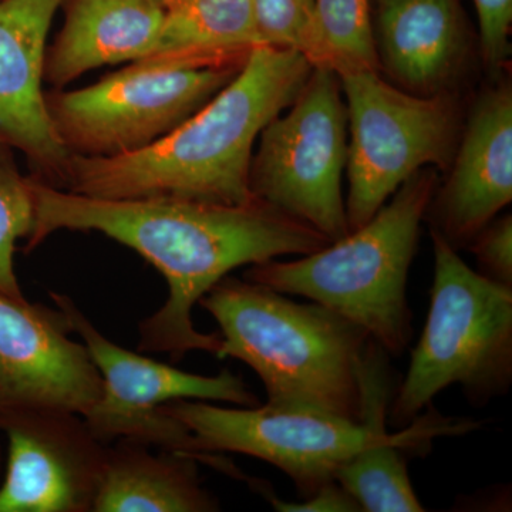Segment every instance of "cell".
<instances>
[{
    "mask_svg": "<svg viewBox=\"0 0 512 512\" xmlns=\"http://www.w3.org/2000/svg\"><path fill=\"white\" fill-rule=\"evenodd\" d=\"M431 239L430 309L389 407L394 426L402 429L447 387L460 386L474 406H487L512 384L511 286L471 269L434 229Z\"/></svg>",
    "mask_w": 512,
    "mask_h": 512,
    "instance_id": "5b68a950",
    "label": "cell"
},
{
    "mask_svg": "<svg viewBox=\"0 0 512 512\" xmlns=\"http://www.w3.org/2000/svg\"><path fill=\"white\" fill-rule=\"evenodd\" d=\"M512 200V93L501 86L471 111L450 178L434 202L441 237L468 244Z\"/></svg>",
    "mask_w": 512,
    "mask_h": 512,
    "instance_id": "5bb4252c",
    "label": "cell"
},
{
    "mask_svg": "<svg viewBox=\"0 0 512 512\" xmlns=\"http://www.w3.org/2000/svg\"><path fill=\"white\" fill-rule=\"evenodd\" d=\"M151 2L157 3L158 6H161L163 9L170 8L174 3L180 2V0H151Z\"/></svg>",
    "mask_w": 512,
    "mask_h": 512,
    "instance_id": "484cf974",
    "label": "cell"
},
{
    "mask_svg": "<svg viewBox=\"0 0 512 512\" xmlns=\"http://www.w3.org/2000/svg\"><path fill=\"white\" fill-rule=\"evenodd\" d=\"M12 146L0 136V293L26 299L15 272L19 239H28L35 224L32 178L20 173Z\"/></svg>",
    "mask_w": 512,
    "mask_h": 512,
    "instance_id": "44dd1931",
    "label": "cell"
},
{
    "mask_svg": "<svg viewBox=\"0 0 512 512\" xmlns=\"http://www.w3.org/2000/svg\"><path fill=\"white\" fill-rule=\"evenodd\" d=\"M339 77L350 131L345 168L350 232L372 220L390 195L426 165L446 167L457 116L447 96L404 93L384 82L377 70Z\"/></svg>",
    "mask_w": 512,
    "mask_h": 512,
    "instance_id": "9c48e42d",
    "label": "cell"
},
{
    "mask_svg": "<svg viewBox=\"0 0 512 512\" xmlns=\"http://www.w3.org/2000/svg\"><path fill=\"white\" fill-rule=\"evenodd\" d=\"M376 49L379 62L397 82L416 92H436L460 66L467 49L456 0L384 3Z\"/></svg>",
    "mask_w": 512,
    "mask_h": 512,
    "instance_id": "2e32d148",
    "label": "cell"
},
{
    "mask_svg": "<svg viewBox=\"0 0 512 512\" xmlns=\"http://www.w3.org/2000/svg\"><path fill=\"white\" fill-rule=\"evenodd\" d=\"M266 500L272 504V507L278 511L285 512H357L360 510L359 504L342 487L338 481L326 484L320 488L318 493L312 497L303 498L301 503H286L279 500L272 491L266 490L264 494Z\"/></svg>",
    "mask_w": 512,
    "mask_h": 512,
    "instance_id": "d4e9b609",
    "label": "cell"
},
{
    "mask_svg": "<svg viewBox=\"0 0 512 512\" xmlns=\"http://www.w3.org/2000/svg\"><path fill=\"white\" fill-rule=\"evenodd\" d=\"M285 116L262 130L249 188L265 202L311 225L330 242L349 234L342 174L348 160V111L338 73L313 67Z\"/></svg>",
    "mask_w": 512,
    "mask_h": 512,
    "instance_id": "ba28073f",
    "label": "cell"
},
{
    "mask_svg": "<svg viewBox=\"0 0 512 512\" xmlns=\"http://www.w3.org/2000/svg\"><path fill=\"white\" fill-rule=\"evenodd\" d=\"M50 298L69 319L73 333L83 339L103 380L100 399L83 416L97 439L104 444L126 439L187 454L198 463L244 480V471L227 458L202 453L191 431L163 410L165 403L183 399L258 406V396L241 377L228 369L217 376L194 375L121 348L87 319L70 296L50 292Z\"/></svg>",
    "mask_w": 512,
    "mask_h": 512,
    "instance_id": "8992f818",
    "label": "cell"
},
{
    "mask_svg": "<svg viewBox=\"0 0 512 512\" xmlns=\"http://www.w3.org/2000/svg\"><path fill=\"white\" fill-rule=\"evenodd\" d=\"M416 426H407L392 437L369 444L346 461L335 480L367 512L424 511L412 480L404 451L437 436L463 434L474 429V421L417 417Z\"/></svg>",
    "mask_w": 512,
    "mask_h": 512,
    "instance_id": "d6986e66",
    "label": "cell"
},
{
    "mask_svg": "<svg viewBox=\"0 0 512 512\" xmlns=\"http://www.w3.org/2000/svg\"><path fill=\"white\" fill-rule=\"evenodd\" d=\"M316 52L313 67L339 76L379 69L369 0H315Z\"/></svg>",
    "mask_w": 512,
    "mask_h": 512,
    "instance_id": "ffe728a7",
    "label": "cell"
},
{
    "mask_svg": "<svg viewBox=\"0 0 512 512\" xmlns=\"http://www.w3.org/2000/svg\"><path fill=\"white\" fill-rule=\"evenodd\" d=\"M244 63L191 66L138 60L92 86L46 96L47 110L70 154L124 156L183 124L224 89Z\"/></svg>",
    "mask_w": 512,
    "mask_h": 512,
    "instance_id": "52a82bcc",
    "label": "cell"
},
{
    "mask_svg": "<svg viewBox=\"0 0 512 512\" xmlns=\"http://www.w3.org/2000/svg\"><path fill=\"white\" fill-rule=\"evenodd\" d=\"M191 431L202 453L245 454L285 473L302 498L333 483L339 468L369 444L393 436L386 421L355 423L335 414L278 406L222 407L204 400L165 403Z\"/></svg>",
    "mask_w": 512,
    "mask_h": 512,
    "instance_id": "30bf717a",
    "label": "cell"
},
{
    "mask_svg": "<svg viewBox=\"0 0 512 512\" xmlns=\"http://www.w3.org/2000/svg\"><path fill=\"white\" fill-rule=\"evenodd\" d=\"M200 305L221 330L218 359L234 357L264 384L268 403L363 423L367 382L384 352L319 303H298L248 279L225 276Z\"/></svg>",
    "mask_w": 512,
    "mask_h": 512,
    "instance_id": "3957f363",
    "label": "cell"
},
{
    "mask_svg": "<svg viewBox=\"0 0 512 512\" xmlns=\"http://www.w3.org/2000/svg\"><path fill=\"white\" fill-rule=\"evenodd\" d=\"M386 2H389V0H379L380 6L384 5Z\"/></svg>",
    "mask_w": 512,
    "mask_h": 512,
    "instance_id": "4316f807",
    "label": "cell"
},
{
    "mask_svg": "<svg viewBox=\"0 0 512 512\" xmlns=\"http://www.w3.org/2000/svg\"><path fill=\"white\" fill-rule=\"evenodd\" d=\"M119 439L107 444L93 512H214L220 503L204 487L197 458Z\"/></svg>",
    "mask_w": 512,
    "mask_h": 512,
    "instance_id": "e0dca14e",
    "label": "cell"
},
{
    "mask_svg": "<svg viewBox=\"0 0 512 512\" xmlns=\"http://www.w3.org/2000/svg\"><path fill=\"white\" fill-rule=\"evenodd\" d=\"M480 22L481 52L493 76L510 55L512 0H473Z\"/></svg>",
    "mask_w": 512,
    "mask_h": 512,
    "instance_id": "cb8c5ba5",
    "label": "cell"
},
{
    "mask_svg": "<svg viewBox=\"0 0 512 512\" xmlns=\"http://www.w3.org/2000/svg\"><path fill=\"white\" fill-rule=\"evenodd\" d=\"M35 224L28 248L56 231H96L156 266L167 302L138 326L140 352L173 360L201 350L218 356L217 333L195 329L192 309L229 272L278 256L309 255L330 244L311 225L255 200L222 205L180 198L103 200L74 194L32 177Z\"/></svg>",
    "mask_w": 512,
    "mask_h": 512,
    "instance_id": "6da1fadb",
    "label": "cell"
},
{
    "mask_svg": "<svg viewBox=\"0 0 512 512\" xmlns=\"http://www.w3.org/2000/svg\"><path fill=\"white\" fill-rule=\"evenodd\" d=\"M0 461H2V457H0ZM0 470H2V463H0Z\"/></svg>",
    "mask_w": 512,
    "mask_h": 512,
    "instance_id": "83f0119b",
    "label": "cell"
},
{
    "mask_svg": "<svg viewBox=\"0 0 512 512\" xmlns=\"http://www.w3.org/2000/svg\"><path fill=\"white\" fill-rule=\"evenodd\" d=\"M164 12L151 0H72L62 32L47 49L46 82L60 89L97 67L146 59Z\"/></svg>",
    "mask_w": 512,
    "mask_h": 512,
    "instance_id": "9a60e30c",
    "label": "cell"
},
{
    "mask_svg": "<svg viewBox=\"0 0 512 512\" xmlns=\"http://www.w3.org/2000/svg\"><path fill=\"white\" fill-rule=\"evenodd\" d=\"M312 70L296 50L256 46L224 89L151 146L117 157L72 154L62 190L103 200L251 204L256 138L291 106Z\"/></svg>",
    "mask_w": 512,
    "mask_h": 512,
    "instance_id": "7a4b0ae2",
    "label": "cell"
},
{
    "mask_svg": "<svg viewBox=\"0 0 512 512\" xmlns=\"http://www.w3.org/2000/svg\"><path fill=\"white\" fill-rule=\"evenodd\" d=\"M436 185L423 168L362 227L302 258L251 265L244 278L319 303L402 356L413 338L407 276Z\"/></svg>",
    "mask_w": 512,
    "mask_h": 512,
    "instance_id": "277c9868",
    "label": "cell"
},
{
    "mask_svg": "<svg viewBox=\"0 0 512 512\" xmlns=\"http://www.w3.org/2000/svg\"><path fill=\"white\" fill-rule=\"evenodd\" d=\"M64 0H0V136L62 188L69 153L57 136L46 94L47 36Z\"/></svg>",
    "mask_w": 512,
    "mask_h": 512,
    "instance_id": "4fadbf2b",
    "label": "cell"
},
{
    "mask_svg": "<svg viewBox=\"0 0 512 512\" xmlns=\"http://www.w3.org/2000/svg\"><path fill=\"white\" fill-rule=\"evenodd\" d=\"M262 45L302 53L313 62L316 52L315 0H252Z\"/></svg>",
    "mask_w": 512,
    "mask_h": 512,
    "instance_id": "7402d4cb",
    "label": "cell"
},
{
    "mask_svg": "<svg viewBox=\"0 0 512 512\" xmlns=\"http://www.w3.org/2000/svg\"><path fill=\"white\" fill-rule=\"evenodd\" d=\"M256 46L262 42L252 0H180L165 9L157 45L146 59L225 66L244 63Z\"/></svg>",
    "mask_w": 512,
    "mask_h": 512,
    "instance_id": "ac0fdd59",
    "label": "cell"
},
{
    "mask_svg": "<svg viewBox=\"0 0 512 512\" xmlns=\"http://www.w3.org/2000/svg\"><path fill=\"white\" fill-rule=\"evenodd\" d=\"M8 464L0 483V512H93L107 444L83 416L32 412L0 423Z\"/></svg>",
    "mask_w": 512,
    "mask_h": 512,
    "instance_id": "7c38bea8",
    "label": "cell"
},
{
    "mask_svg": "<svg viewBox=\"0 0 512 512\" xmlns=\"http://www.w3.org/2000/svg\"><path fill=\"white\" fill-rule=\"evenodd\" d=\"M70 333L59 308L0 293V423L47 410L84 416L100 399L99 370Z\"/></svg>",
    "mask_w": 512,
    "mask_h": 512,
    "instance_id": "8fae6325",
    "label": "cell"
},
{
    "mask_svg": "<svg viewBox=\"0 0 512 512\" xmlns=\"http://www.w3.org/2000/svg\"><path fill=\"white\" fill-rule=\"evenodd\" d=\"M477 256L478 272L491 281L512 288V218L504 215L491 221L471 241Z\"/></svg>",
    "mask_w": 512,
    "mask_h": 512,
    "instance_id": "603a6c76",
    "label": "cell"
}]
</instances>
